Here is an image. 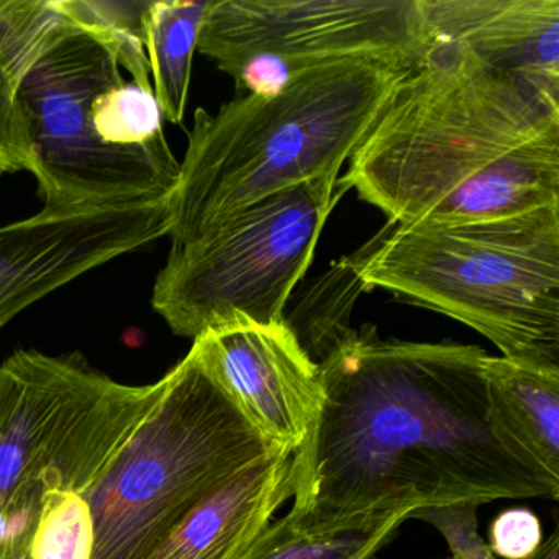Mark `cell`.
<instances>
[{"label": "cell", "mask_w": 559, "mask_h": 559, "mask_svg": "<svg viewBox=\"0 0 559 559\" xmlns=\"http://www.w3.org/2000/svg\"><path fill=\"white\" fill-rule=\"evenodd\" d=\"M61 15L58 0H11L0 14V175L34 173L17 90Z\"/></svg>", "instance_id": "cell-15"}, {"label": "cell", "mask_w": 559, "mask_h": 559, "mask_svg": "<svg viewBox=\"0 0 559 559\" xmlns=\"http://www.w3.org/2000/svg\"><path fill=\"white\" fill-rule=\"evenodd\" d=\"M431 40L467 48L559 104V0H420Z\"/></svg>", "instance_id": "cell-12"}, {"label": "cell", "mask_w": 559, "mask_h": 559, "mask_svg": "<svg viewBox=\"0 0 559 559\" xmlns=\"http://www.w3.org/2000/svg\"><path fill=\"white\" fill-rule=\"evenodd\" d=\"M114 32L64 14L21 80L34 178L45 207L166 201L178 162L153 87L127 83Z\"/></svg>", "instance_id": "cell-4"}, {"label": "cell", "mask_w": 559, "mask_h": 559, "mask_svg": "<svg viewBox=\"0 0 559 559\" xmlns=\"http://www.w3.org/2000/svg\"><path fill=\"white\" fill-rule=\"evenodd\" d=\"M211 0L146 2L143 12V47L148 58L153 91L163 119L182 123L191 86L192 60Z\"/></svg>", "instance_id": "cell-16"}, {"label": "cell", "mask_w": 559, "mask_h": 559, "mask_svg": "<svg viewBox=\"0 0 559 559\" xmlns=\"http://www.w3.org/2000/svg\"><path fill=\"white\" fill-rule=\"evenodd\" d=\"M192 342L267 440L290 453L306 441L322 405V378L287 319L267 325L235 320Z\"/></svg>", "instance_id": "cell-11"}, {"label": "cell", "mask_w": 559, "mask_h": 559, "mask_svg": "<svg viewBox=\"0 0 559 559\" xmlns=\"http://www.w3.org/2000/svg\"><path fill=\"white\" fill-rule=\"evenodd\" d=\"M483 376L500 431L559 477V371L487 355Z\"/></svg>", "instance_id": "cell-14"}, {"label": "cell", "mask_w": 559, "mask_h": 559, "mask_svg": "<svg viewBox=\"0 0 559 559\" xmlns=\"http://www.w3.org/2000/svg\"><path fill=\"white\" fill-rule=\"evenodd\" d=\"M408 71L342 61L294 74L273 96L243 94L217 114L195 110L171 198V245L271 195L338 176Z\"/></svg>", "instance_id": "cell-3"}, {"label": "cell", "mask_w": 559, "mask_h": 559, "mask_svg": "<svg viewBox=\"0 0 559 559\" xmlns=\"http://www.w3.org/2000/svg\"><path fill=\"white\" fill-rule=\"evenodd\" d=\"M479 503H450L415 510L408 519L424 520L447 538L450 556L444 559H499L477 528Z\"/></svg>", "instance_id": "cell-19"}, {"label": "cell", "mask_w": 559, "mask_h": 559, "mask_svg": "<svg viewBox=\"0 0 559 559\" xmlns=\"http://www.w3.org/2000/svg\"><path fill=\"white\" fill-rule=\"evenodd\" d=\"M346 191L338 176L306 182L171 245L153 286V309L175 335L191 340L235 320L284 322L287 300Z\"/></svg>", "instance_id": "cell-8"}, {"label": "cell", "mask_w": 559, "mask_h": 559, "mask_svg": "<svg viewBox=\"0 0 559 559\" xmlns=\"http://www.w3.org/2000/svg\"><path fill=\"white\" fill-rule=\"evenodd\" d=\"M9 0H0V14L8 9Z\"/></svg>", "instance_id": "cell-22"}, {"label": "cell", "mask_w": 559, "mask_h": 559, "mask_svg": "<svg viewBox=\"0 0 559 559\" xmlns=\"http://www.w3.org/2000/svg\"><path fill=\"white\" fill-rule=\"evenodd\" d=\"M356 277L479 332L503 358L559 371V207L461 224L394 225Z\"/></svg>", "instance_id": "cell-5"}, {"label": "cell", "mask_w": 559, "mask_h": 559, "mask_svg": "<svg viewBox=\"0 0 559 559\" xmlns=\"http://www.w3.org/2000/svg\"><path fill=\"white\" fill-rule=\"evenodd\" d=\"M293 454L277 451L231 477L145 559H250L277 510L293 497Z\"/></svg>", "instance_id": "cell-13"}, {"label": "cell", "mask_w": 559, "mask_h": 559, "mask_svg": "<svg viewBox=\"0 0 559 559\" xmlns=\"http://www.w3.org/2000/svg\"><path fill=\"white\" fill-rule=\"evenodd\" d=\"M17 559H32V552L28 556H24V558H17Z\"/></svg>", "instance_id": "cell-23"}, {"label": "cell", "mask_w": 559, "mask_h": 559, "mask_svg": "<svg viewBox=\"0 0 559 559\" xmlns=\"http://www.w3.org/2000/svg\"><path fill=\"white\" fill-rule=\"evenodd\" d=\"M408 513H395L365 528L342 533H306L287 515L267 526L250 559H376L397 535Z\"/></svg>", "instance_id": "cell-17"}, {"label": "cell", "mask_w": 559, "mask_h": 559, "mask_svg": "<svg viewBox=\"0 0 559 559\" xmlns=\"http://www.w3.org/2000/svg\"><path fill=\"white\" fill-rule=\"evenodd\" d=\"M93 519L83 493H55L45 502L32 559H91Z\"/></svg>", "instance_id": "cell-18"}, {"label": "cell", "mask_w": 559, "mask_h": 559, "mask_svg": "<svg viewBox=\"0 0 559 559\" xmlns=\"http://www.w3.org/2000/svg\"><path fill=\"white\" fill-rule=\"evenodd\" d=\"M166 384H122L81 352L0 365V559L31 555L48 497L90 496Z\"/></svg>", "instance_id": "cell-6"}, {"label": "cell", "mask_w": 559, "mask_h": 559, "mask_svg": "<svg viewBox=\"0 0 559 559\" xmlns=\"http://www.w3.org/2000/svg\"><path fill=\"white\" fill-rule=\"evenodd\" d=\"M166 378L158 404L86 497L91 559L148 558L231 477L286 450L245 417L198 346Z\"/></svg>", "instance_id": "cell-7"}, {"label": "cell", "mask_w": 559, "mask_h": 559, "mask_svg": "<svg viewBox=\"0 0 559 559\" xmlns=\"http://www.w3.org/2000/svg\"><path fill=\"white\" fill-rule=\"evenodd\" d=\"M431 47L420 0H211L198 51L238 96H273L294 74L342 61L414 70Z\"/></svg>", "instance_id": "cell-9"}, {"label": "cell", "mask_w": 559, "mask_h": 559, "mask_svg": "<svg viewBox=\"0 0 559 559\" xmlns=\"http://www.w3.org/2000/svg\"><path fill=\"white\" fill-rule=\"evenodd\" d=\"M528 559H559V530H555L549 538L542 543L538 551Z\"/></svg>", "instance_id": "cell-21"}, {"label": "cell", "mask_w": 559, "mask_h": 559, "mask_svg": "<svg viewBox=\"0 0 559 559\" xmlns=\"http://www.w3.org/2000/svg\"><path fill=\"white\" fill-rule=\"evenodd\" d=\"M543 543L542 523L532 510L515 507L503 510L489 530L490 551L497 558L528 559Z\"/></svg>", "instance_id": "cell-20"}, {"label": "cell", "mask_w": 559, "mask_h": 559, "mask_svg": "<svg viewBox=\"0 0 559 559\" xmlns=\"http://www.w3.org/2000/svg\"><path fill=\"white\" fill-rule=\"evenodd\" d=\"M486 356L384 340L372 325L340 330L319 361V414L293 454L290 523L342 533L425 507L558 499L559 477L497 427Z\"/></svg>", "instance_id": "cell-1"}, {"label": "cell", "mask_w": 559, "mask_h": 559, "mask_svg": "<svg viewBox=\"0 0 559 559\" xmlns=\"http://www.w3.org/2000/svg\"><path fill=\"white\" fill-rule=\"evenodd\" d=\"M171 199L45 207L0 227V330L71 281L168 237Z\"/></svg>", "instance_id": "cell-10"}, {"label": "cell", "mask_w": 559, "mask_h": 559, "mask_svg": "<svg viewBox=\"0 0 559 559\" xmlns=\"http://www.w3.org/2000/svg\"><path fill=\"white\" fill-rule=\"evenodd\" d=\"M338 182L402 227L559 207V104L435 41Z\"/></svg>", "instance_id": "cell-2"}]
</instances>
